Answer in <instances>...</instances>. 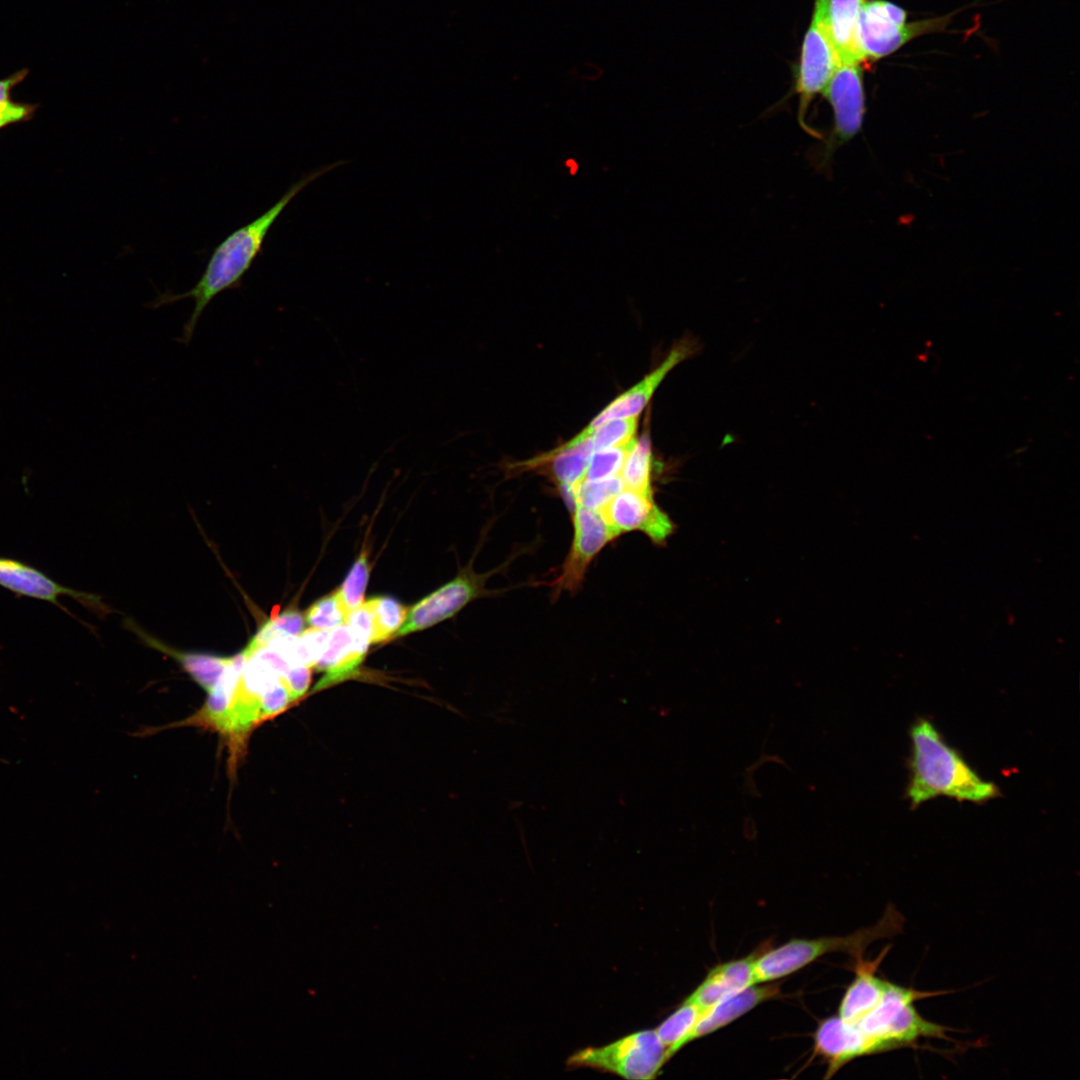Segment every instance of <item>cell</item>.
Wrapping results in <instances>:
<instances>
[{"instance_id":"obj_1","label":"cell","mask_w":1080,"mask_h":1080,"mask_svg":"<svg viewBox=\"0 0 1080 1080\" xmlns=\"http://www.w3.org/2000/svg\"><path fill=\"white\" fill-rule=\"evenodd\" d=\"M340 164L343 162L317 169L302 177L267 211L228 235L215 247L201 277L193 287L182 293H158L156 298L147 304L148 307L156 309L185 299L193 301L194 307L183 325L178 342L185 345L190 343L199 319L216 296L241 287L244 275L262 252L270 228L292 199L312 181Z\"/></svg>"},{"instance_id":"obj_2","label":"cell","mask_w":1080,"mask_h":1080,"mask_svg":"<svg viewBox=\"0 0 1080 1080\" xmlns=\"http://www.w3.org/2000/svg\"><path fill=\"white\" fill-rule=\"evenodd\" d=\"M909 735L910 775L906 798L913 809L939 796L984 803L1000 795L999 788L982 779L928 719L918 718L911 725Z\"/></svg>"},{"instance_id":"obj_3","label":"cell","mask_w":1080,"mask_h":1080,"mask_svg":"<svg viewBox=\"0 0 1080 1080\" xmlns=\"http://www.w3.org/2000/svg\"><path fill=\"white\" fill-rule=\"evenodd\" d=\"M903 918L891 906L874 925L850 935L816 939H792L774 949L761 951L754 962L757 982L766 983L788 976L821 956L846 952L857 959L873 941L893 935L902 928Z\"/></svg>"},{"instance_id":"obj_4","label":"cell","mask_w":1080,"mask_h":1080,"mask_svg":"<svg viewBox=\"0 0 1080 1080\" xmlns=\"http://www.w3.org/2000/svg\"><path fill=\"white\" fill-rule=\"evenodd\" d=\"M669 1059L655 1030H641L607 1045L580 1049L569 1057L567 1065L591 1068L629 1080H651Z\"/></svg>"},{"instance_id":"obj_5","label":"cell","mask_w":1080,"mask_h":1080,"mask_svg":"<svg viewBox=\"0 0 1080 1080\" xmlns=\"http://www.w3.org/2000/svg\"><path fill=\"white\" fill-rule=\"evenodd\" d=\"M907 12L885 0L865 1L856 26V45L863 59L877 60L892 54L909 40L941 30L948 17L907 23Z\"/></svg>"},{"instance_id":"obj_6","label":"cell","mask_w":1080,"mask_h":1080,"mask_svg":"<svg viewBox=\"0 0 1080 1080\" xmlns=\"http://www.w3.org/2000/svg\"><path fill=\"white\" fill-rule=\"evenodd\" d=\"M839 65L829 26L828 0H815L812 20L802 44L795 90L800 98L799 124L818 139H821L820 134L806 123V112L814 96L824 92Z\"/></svg>"},{"instance_id":"obj_7","label":"cell","mask_w":1080,"mask_h":1080,"mask_svg":"<svg viewBox=\"0 0 1080 1080\" xmlns=\"http://www.w3.org/2000/svg\"><path fill=\"white\" fill-rule=\"evenodd\" d=\"M823 94L832 107L833 126L824 138L820 151L821 167L828 164L835 151L854 138L862 128L865 94L860 64H840Z\"/></svg>"},{"instance_id":"obj_8","label":"cell","mask_w":1080,"mask_h":1080,"mask_svg":"<svg viewBox=\"0 0 1080 1080\" xmlns=\"http://www.w3.org/2000/svg\"><path fill=\"white\" fill-rule=\"evenodd\" d=\"M571 516L574 528L572 544L559 575L551 583L556 595L564 591L577 592L590 563L617 537L598 510L579 505Z\"/></svg>"},{"instance_id":"obj_9","label":"cell","mask_w":1080,"mask_h":1080,"mask_svg":"<svg viewBox=\"0 0 1080 1080\" xmlns=\"http://www.w3.org/2000/svg\"><path fill=\"white\" fill-rule=\"evenodd\" d=\"M483 576L463 573L417 602L394 637L417 632L452 617L484 593Z\"/></svg>"},{"instance_id":"obj_10","label":"cell","mask_w":1080,"mask_h":1080,"mask_svg":"<svg viewBox=\"0 0 1080 1080\" xmlns=\"http://www.w3.org/2000/svg\"><path fill=\"white\" fill-rule=\"evenodd\" d=\"M618 537L630 531L644 533L653 543L663 544L674 525L657 506L652 495L624 488L600 510Z\"/></svg>"},{"instance_id":"obj_11","label":"cell","mask_w":1080,"mask_h":1080,"mask_svg":"<svg viewBox=\"0 0 1080 1080\" xmlns=\"http://www.w3.org/2000/svg\"><path fill=\"white\" fill-rule=\"evenodd\" d=\"M0 586L18 597L26 596L50 602L72 617H74L72 613L60 603L59 597H72L94 611L105 610L98 596L66 587L37 568L17 559L0 556Z\"/></svg>"},{"instance_id":"obj_12","label":"cell","mask_w":1080,"mask_h":1080,"mask_svg":"<svg viewBox=\"0 0 1080 1080\" xmlns=\"http://www.w3.org/2000/svg\"><path fill=\"white\" fill-rule=\"evenodd\" d=\"M695 346L696 344L689 339L676 344L656 369L606 406L577 436L585 439L595 428L611 419L637 417L665 376L676 365L689 358L695 352Z\"/></svg>"},{"instance_id":"obj_13","label":"cell","mask_w":1080,"mask_h":1080,"mask_svg":"<svg viewBox=\"0 0 1080 1080\" xmlns=\"http://www.w3.org/2000/svg\"><path fill=\"white\" fill-rule=\"evenodd\" d=\"M814 1043L815 1053L828 1063L827 1077L857 1057L883 1052L880 1044L856 1023L839 1016L829 1017L819 1024Z\"/></svg>"},{"instance_id":"obj_14","label":"cell","mask_w":1080,"mask_h":1080,"mask_svg":"<svg viewBox=\"0 0 1080 1080\" xmlns=\"http://www.w3.org/2000/svg\"><path fill=\"white\" fill-rule=\"evenodd\" d=\"M594 446L590 438L576 436L562 446L512 466L516 472L539 471L557 486L577 485L584 477Z\"/></svg>"},{"instance_id":"obj_15","label":"cell","mask_w":1080,"mask_h":1080,"mask_svg":"<svg viewBox=\"0 0 1080 1080\" xmlns=\"http://www.w3.org/2000/svg\"><path fill=\"white\" fill-rule=\"evenodd\" d=\"M371 643L368 637L353 631L346 623L330 630L325 650L316 664L324 671L315 688H322L351 676Z\"/></svg>"},{"instance_id":"obj_16","label":"cell","mask_w":1080,"mask_h":1080,"mask_svg":"<svg viewBox=\"0 0 1080 1080\" xmlns=\"http://www.w3.org/2000/svg\"><path fill=\"white\" fill-rule=\"evenodd\" d=\"M760 952L713 967L686 999L706 1010L726 996L757 984L754 962Z\"/></svg>"},{"instance_id":"obj_17","label":"cell","mask_w":1080,"mask_h":1080,"mask_svg":"<svg viewBox=\"0 0 1080 1080\" xmlns=\"http://www.w3.org/2000/svg\"><path fill=\"white\" fill-rule=\"evenodd\" d=\"M780 993L778 983L751 985L734 992L704 1010L689 1042L717 1031L735 1021L760 1003Z\"/></svg>"},{"instance_id":"obj_18","label":"cell","mask_w":1080,"mask_h":1080,"mask_svg":"<svg viewBox=\"0 0 1080 1080\" xmlns=\"http://www.w3.org/2000/svg\"><path fill=\"white\" fill-rule=\"evenodd\" d=\"M887 953V949L872 962L857 959L856 977L847 988L840 1006L839 1017L855 1023L873 1009L879 1002L888 981L875 975L876 968Z\"/></svg>"},{"instance_id":"obj_19","label":"cell","mask_w":1080,"mask_h":1080,"mask_svg":"<svg viewBox=\"0 0 1080 1080\" xmlns=\"http://www.w3.org/2000/svg\"><path fill=\"white\" fill-rule=\"evenodd\" d=\"M942 994L943 992L918 991L888 981L876 1006L855 1023L866 1035L875 1039L880 1044L883 1052L889 1051L888 1046L883 1040V1036L887 1027L895 1019L898 1013L910 1003Z\"/></svg>"},{"instance_id":"obj_20","label":"cell","mask_w":1080,"mask_h":1080,"mask_svg":"<svg viewBox=\"0 0 1080 1080\" xmlns=\"http://www.w3.org/2000/svg\"><path fill=\"white\" fill-rule=\"evenodd\" d=\"M865 0H828L830 31L840 64H860L863 59L855 39L856 26Z\"/></svg>"},{"instance_id":"obj_21","label":"cell","mask_w":1080,"mask_h":1080,"mask_svg":"<svg viewBox=\"0 0 1080 1080\" xmlns=\"http://www.w3.org/2000/svg\"><path fill=\"white\" fill-rule=\"evenodd\" d=\"M150 645L174 657L203 689L209 692L230 663L232 656L223 657L203 653L181 652L162 643L147 639Z\"/></svg>"},{"instance_id":"obj_22","label":"cell","mask_w":1080,"mask_h":1080,"mask_svg":"<svg viewBox=\"0 0 1080 1080\" xmlns=\"http://www.w3.org/2000/svg\"><path fill=\"white\" fill-rule=\"evenodd\" d=\"M699 1006L685 999L655 1030L658 1038L666 1047L671 1058L689 1043L693 1029L702 1012Z\"/></svg>"},{"instance_id":"obj_23","label":"cell","mask_w":1080,"mask_h":1080,"mask_svg":"<svg viewBox=\"0 0 1080 1080\" xmlns=\"http://www.w3.org/2000/svg\"><path fill=\"white\" fill-rule=\"evenodd\" d=\"M652 454L647 435L635 440L622 466L620 477L624 488L645 495L651 492Z\"/></svg>"},{"instance_id":"obj_24","label":"cell","mask_w":1080,"mask_h":1080,"mask_svg":"<svg viewBox=\"0 0 1080 1080\" xmlns=\"http://www.w3.org/2000/svg\"><path fill=\"white\" fill-rule=\"evenodd\" d=\"M365 604L371 612V643H379L391 638L398 631L407 614L406 608L392 597H373Z\"/></svg>"},{"instance_id":"obj_25","label":"cell","mask_w":1080,"mask_h":1080,"mask_svg":"<svg viewBox=\"0 0 1080 1080\" xmlns=\"http://www.w3.org/2000/svg\"><path fill=\"white\" fill-rule=\"evenodd\" d=\"M304 625L305 616L302 613L297 610H286L265 622L243 651L250 653L274 638L298 636L303 632Z\"/></svg>"},{"instance_id":"obj_26","label":"cell","mask_w":1080,"mask_h":1080,"mask_svg":"<svg viewBox=\"0 0 1080 1080\" xmlns=\"http://www.w3.org/2000/svg\"><path fill=\"white\" fill-rule=\"evenodd\" d=\"M369 570L367 554L363 552L352 565L341 587L335 591L347 616L364 603Z\"/></svg>"},{"instance_id":"obj_27","label":"cell","mask_w":1080,"mask_h":1080,"mask_svg":"<svg viewBox=\"0 0 1080 1080\" xmlns=\"http://www.w3.org/2000/svg\"><path fill=\"white\" fill-rule=\"evenodd\" d=\"M635 439L623 446L595 449L582 480H605L620 475L625 458Z\"/></svg>"},{"instance_id":"obj_28","label":"cell","mask_w":1080,"mask_h":1080,"mask_svg":"<svg viewBox=\"0 0 1080 1080\" xmlns=\"http://www.w3.org/2000/svg\"><path fill=\"white\" fill-rule=\"evenodd\" d=\"M623 489L620 475L605 480H581L575 486L576 502L578 506L600 511Z\"/></svg>"},{"instance_id":"obj_29","label":"cell","mask_w":1080,"mask_h":1080,"mask_svg":"<svg viewBox=\"0 0 1080 1080\" xmlns=\"http://www.w3.org/2000/svg\"><path fill=\"white\" fill-rule=\"evenodd\" d=\"M638 417L616 418L603 422L589 435L594 449L623 446L631 442Z\"/></svg>"},{"instance_id":"obj_30","label":"cell","mask_w":1080,"mask_h":1080,"mask_svg":"<svg viewBox=\"0 0 1080 1080\" xmlns=\"http://www.w3.org/2000/svg\"><path fill=\"white\" fill-rule=\"evenodd\" d=\"M347 615L336 592L314 602L305 613L310 628L330 631L345 623Z\"/></svg>"},{"instance_id":"obj_31","label":"cell","mask_w":1080,"mask_h":1080,"mask_svg":"<svg viewBox=\"0 0 1080 1080\" xmlns=\"http://www.w3.org/2000/svg\"><path fill=\"white\" fill-rule=\"evenodd\" d=\"M37 104L13 102L0 105V129L5 126L30 120L37 110Z\"/></svg>"},{"instance_id":"obj_32","label":"cell","mask_w":1080,"mask_h":1080,"mask_svg":"<svg viewBox=\"0 0 1080 1080\" xmlns=\"http://www.w3.org/2000/svg\"><path fill=\"white\" fill-rule=\"evenodd\" d=\"M28 75V69H21L7 78L0 80V105L11 100L12 89L20 84Z\"/></svg>"}]
</instances>
